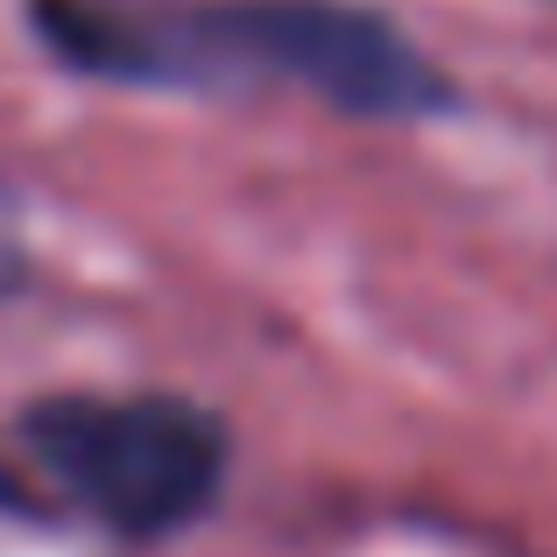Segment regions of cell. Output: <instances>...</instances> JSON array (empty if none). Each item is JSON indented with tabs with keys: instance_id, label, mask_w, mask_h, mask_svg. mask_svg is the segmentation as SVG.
<instances>
[{
	"instance_id": "3",
	"label": "cell",
	"mask_w": 557,
	"mask_h": 557,
	"mask_svg": "<svg viewBox=\"0 0 557 557\" xmlns=\"http://www.w3.org/2000/svg\"><path fill=\"white\" fill-rule=\"evenodd\" d=\"M28 283V233H22V212H14V198L0 190V297L8 289Z\"/></svg>"
},
{
	"instance_id": "2",
	"label": "cell",
	"mask_w": 557,
	"mask_h": 557,
	"mask_svg": "<svg viewBox=\"0 0 557 557\" xmlns=\"http://www.w3.org/2000/svg\"><path fill=\"white\" fill-rule=\"evenodd\" d=\"M22 445L71 508L127 544H170L226 487V423L184 395H42Z\"/></svg>"
},
{
	"instance_id": "1",
	"label": "cell",
	"mask_w": 557,
	"mask_h": 557,
	"mask_svg": "<svg viewBox=\"0 0 557 557\" xmlns=\"http://www.w3.org/2000/svg\"><path fill=\"white\" fill-rule=\"evenodd\" d=\"M177 92L297 85L354 121H431L451 107V78L374 8L354 0H198L170 8Z\"/></svg>"
}]
</instances>
